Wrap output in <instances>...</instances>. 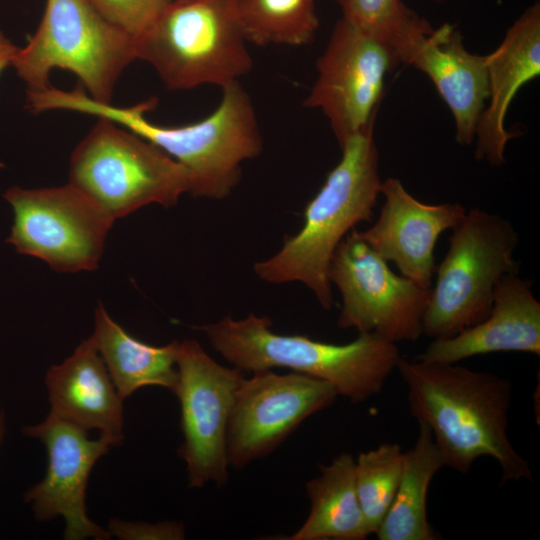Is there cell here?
<instances>
[{
  "label": "cell",
  "instance_id": "obj_1",
  "mask_svg": "<svg viewBox=\"0 0 540 540\" xmlns=\"http://www.w3.org/2000/svg\"><path fill=\"white\" fill-rule=\"evenodd\" d=\"M222 90L211 114L182 126L147 119L146 113L157 104L155 98L118 107L93 100L82 87L65 91L50 86L36 95L35 106L40 112L69 110L108 118L181 164L190 179L191 195L223 199L238 185L242 163L260 155L263 139L252 100L239 81Z\"/></svg>",
  "mask_w": 540,
  "mask_h": 540
},
{
  "label": "cell",
  "instance_id": "obj_2",
  "mask_svg": "<svg viewBox=\"0 0 540 540\" xmlns=\"http://www.w3.org/2000/svg\"><path fill=\"white\" fill-rule=\"evenodd\" d=\"M396 369L407 388L408 406L418 423L426 424L444 466L467 474L480 457L500 466L501 482L531 480L529 463L508 437L511 382L490 372L456 363L409 361Z\"/></svg>",
  "mask_w": 540,
  "mask_h": 540
},
{
  "label": "cell",
  "instance_id": "obj_3",
  "mask_svg": "<svg viewBox=\"0 0 540 540\" xmlns=\"http://www.w3.org/2000/svg\"><path fill=\"white\" fill-rule=\"evenodd\" d=\"M340 148V161L305 208L302 228L287 236L276 254L254 265L263 281L303 283L326 310L333 303L328 279L332 255L356 225L372 220L382 185L374 126Z\"/></svg>",
  "mask_w": 540,
  "mask_h": 540
},
{
  "label": "cell",
  "instance_id": "obj_4",
  "mask_svg": "<svg viewBox=\"0 0 540 540\" xmlns=\"http://www.w3.org/2000/svg\"><path fill=\"white\" fill-rule=\"evenodd\" d=\"M268 317H225L197 327L235 368L258 372L288 368L331 383L339 395L359 403L379 394L401 357L392 342L375 332L359 333L346 344L272 331Z\"/></svg>",
  "mask_w": 540,
  "mask_h": 540
},
{
  "label": "cell",
  "instance_id": "obj_5",
  "mask_svg": "<svg viewBox=\"0 0 540 540\" xmlns=\"http://www.w3.org/2000/svg\"><path fill=\"white\" fill-rule=\"evenodd\" d=\"M137 60L136 40L105 19L89 0H47L40 24L11 62L27 92L51 84L54 69L74 73L95 101L111 104L125 68Z\"/></svg>",
  "mask_w": 540,
  "mask_h": 540
},
{
  "label": "cell",
  "instance_id": "obj_6",
  "mask_svg": "<svg viewBox=\"0 0 540 540\" xmlns=\"http://www.w3.org/2000/svg\"><path fill=\"white\" fill-rule=\"evenodd\" d=\"M247 43L233 0H171L136 41V54L168 89H222L252 69Z\"/></svg>",
  "mask_w": 540,
  "mask_h": 540
},
{
  "label": "cell",
  "instance_id": "obj_7",
  "mask_svg": "<svg viewBox=\"0 0 540 540\" xmlns=\"http://www.w3.org/2000/svg\"><path fill=\"white\" fill-rule=\"evenodd\" d=\"M422 319V335L446 339L478 324L490 313L497 282L518 274L519 236L503 217L473 208L451 229Z\"/></svg>",
  "mask_w": 540,
  "mask_h": 540
},
{
  "label": "cell",
  "instance_id": "obj_8",
  "mask_svg": "<svg viewBox=\"0 0 540 540\" xmlns=\"http://www.w3.org/2000/svg\"><path fill=\"white\" fill-rule=\"evenodd\" d=\"M68 183L114 220L149 204L174 206L190 189L181 164L104 117H98L72 152Z\"/></svg>",
  "mask_w": 540,
  "mask_h": 540
},
{
  "label": "cell",
  "instance_id": "obj_9",
  "mask_svg": "<svg viewBox=\"0 0 540 540\" xmlns=\"http://www.w3.org/2000/svg\"><path fill=\"white\" fill-rule=\"evenodd\" d=\"M14 213L10 236L23 255L39 258L59 272L92 271L98 267L114 219L80 190L59 187L4 193Z\"/></svg>",
  "mask_w": 540,
  "mask_h": 540
},
{
  "label": "cell",
  "instance_id": "obj_10",
  "mask_svg": "<svg viewBox=\"0 0 540 540\" xmlns=\"http://www.w3.org/2000/svg\"><path fill=\"white\" fill-rule=\"evenodd\" d=\"M342 306L339 328L375 332L392 341H416L431 288L395 274L353 229L335 249L328 268Z\"/></svg>",
  "mask_w": 540,
  "mask_h": 540
},
{
  "label": "cell",
  "instance_id": "obj_11",
  "mask_svg": "<svg viewBox=\"0 0 540 540\" xmlns=\"http://www.w3.org/2000/svg\"><path fill=\"white\" fill-rule=\"evenodd\" d=\"M174 394L181 408L184 441L178 455L186 463L188 486L228 481L227 429L243 371L213 360L195 340L178 344Z\"/></svg>",
  "mask_w": 540,
  "mask_h": 540
},
{
  "label": "cell",
  "instance_id": "obj_12",
  "mask_svg": "<svg viewBox=\"0 0 540 540\" xmlns=\"http://www.w3.org/2000/svg\"><path fill=\"white\" fill-rule=\"evenodd\" d=\"M394 68L376 40L341 17L317 59V77L303 106L324 114L341 146L375 125L385 77Z\"/></svg>",
  "mask_w": 540,
  "mask_h": 540
},
{
  "label": "cell",
  "instance_id": "obj_13",
  "mask_svg": "<svg viewBox=\"0 0 540 540\" xmlns=\"http://www.w3.org/2000/svg\"><path fill=\"white\" fill-rule=\"evenodd\" d=\"M329 382L293 372H254L244 378L235 396L227 429L229 466L242 469L265 457L305 419L337 398Z\"/></svg>",
  "mask_w": 540,
  "mask_h": 540
},
{
  "label": "cell",
  "instance_id": "obj_14",
  "mask_svg": "<svg viewBox=\"0 0 540 540\" xmlns=\"http://www.w3.org/2000/svg\"><path fill=\"white\" fill-rule=\"evenodd\" d=\"M22 432L41 441L48 456L43 479L23 497L35 519L45 522L63 517L65 540L110 539L108 530L87 514L86 490L96 462L119 444L102 434L89 439L87 431L49 414L41 423L25 426Z\"/></svg>",
  "mask_w": 540,
  "mask_h": 540
},
{
  "label": "cell",
  "instance_id": "obj_15",
  "mask_svg": "<svg viewBox=\"0 0 540 540\" xmlns=\"http://www.w3.org/2000/svg\"><path fill=\"white\" fill-rule=\"evenodd\" d=\"M384 203L376 222L359 236L401 274L431 288L436 270L434 249L439 236L465 215L460 203L426 204L412 196L399 179L382 182Z\"/></svg>",
  "mask_w": 540,
  "mask_h": 540
},
{
  "label": "cell",
  "instance_id": "obj_16",
  "mask_svg": "<svg viewBox=\"0 0 540 540\" xmlns=\"http://www.w3.org/2000/svg\"><path fill=\"white\" fill-rule=\"evenodd\" d=\"M488 105L477 124L475 157L491 166L505 162L507 143L516 135L505 118L518 91L540 75V3L528 7L487 55Z\"/></svg>",
  "mask_w": 540,
  "mask_h": 540
},
{
  "label": "cell",
  "instance_id": "obj_17",
  "mask_svg": "<svg viewBox=\"0 0 540 540\" xmlns=\"http://www.w3.org/2000/svg\"><path fill=\"white\" fill-rule=\"evenodd\" d=\"M496 352L540 355V303L532 281L518 274L503 276L496 284L489 315L457 335L433 340L417 360L457 363Z\"/></svg>",
  "mask_w": 540,
  "mask_h": 540
},
{
  "label": "cell",
  "instance_id": "obj_18",
  "mask_svg": "<svg viewBox=\"0 0 540 540\" xmlns=\"http://www.w3.org/2000/svg\"><path fill=\"white\" fill-rule=\"evenodd\" d=\"M49 415L85 431L96 429L119 445L124 440V400L91 336L45 376Z\"/></svg>",
  "mask_w": 540,
  "mask_h": 540
},
{
  "label": "cell",
  "instance_id": "obj_19",
  "mask_svg": "<svg viewBox=\"0 0 540 540\" xmlns=\"http://www.w3.org/2000/svg\"><path fill=\"white\" fill-rule=\"evenodd\" d=\"M410 65L426 74L450 109L455 140L470 145L489 96L487 55L469 52L455 26L434 29Z\"/></svg>",
  "mask_w": 540,
  "mask_h": 540
},
{
  "label": "cell",
  "instance_id": "obj_20",
  "mask_svg": "<svg viewBox=\"0 0 540 540\" xmlns=\"http://www.w3.org/2000/svg\"><path fill=\"white\" fill-rule=\"evenodd\" d=\"M94 325L91 338L123 400L146 386L174 392L179 341L164 346L142 342L115 322L102 303L95 309Z\"/></svg>",
  "mask_w": 540,
  "mask_h": 540
},
{
  "label": "cell",
  "instance_id": "obj_21",
  "mask_svg": "<svg viewBox=\"0 0 540 540\" xmlns=\"http://www.w3.org/2000/svg\"><path fill=\"white\" fill-rule=\"evenodd\" d=\"M310 511L290 540H363L371 535L355 483V459L341 453L306 483Z\"/></svg>",
  "mask_w": 540,
  "mask_h": 540
},
{
  "label": "cell",
  "instance_id": "obj_22",
  "mask_svg": "<svg viewBox=\"0 0 540 540\" xmlns=\"http://www.w3.org/2000/svg\"><path fill=\"white\" fill-rule=\"evenodd\" d=\"M419 424L413 447L404 452L402 475L381 525L379 540H435L438 534L427 518V493L434 475L444 467L430 428Z\"/></svg>",
  "mask_w": 540,
  "mask_h": 540
},
{
  "label": "cell",
  "instance_id": "obj_23",
  "mask_svg": "<svg viewBox=\"0 0 540 540\" xmlns=\"http://www.w3.org/2000/svg\"><path fill=\"white\" fill-rule=\"evenodd\" d=\"M342 18L376 40L396 67L409 64L434 28L402 0H336Z\"/></svg>",
  "mask_w": 540,
  "mask_h": 540
},
{
  "label": "cell",
  "instance_id": "obj_24",
  "mask_svg": "<svg viewBox=\"0 0 540 540\" xmlns=\"http://www.w3.org/2000/svg\"><path fill=\"white\" fill-rule=\"evenodd\" d=\"M247 42L258 46H302L319 27L314 0H233Z\"/></svg>",
  "mask_w": 540,
  "mask_h": 540
},
{
  "label": "cell",
  "instance_id": "obj_25",
  "mask_svg": "<svg viewBox=\"0 0 540 540\" xmlns=\"http://www.w3.org/2000/svg\"><path fill=\"white\" fill-rule=\"evenodd\" d=\"M404 463L397 443H382L355 460L358 499L371 534L381 525L394 499Z\"/></svg>",
  "mask_w": 540,
  "mask_h": 540
},
{
  "label": "cell",
  "instance_id": "obj_26",
  "mask_svg": "<svg viewBox=\"0 0 540 540\" xmlns=\"http://www.w3.org/2000/svg\"><path fill=\"white\" fill-rule=\"evenodd\" d=\"M97 11L136 41L171 0H89Z\"/></svg>",
  "mask_w": 540,
  "mask_h": 540
},
{
  "label": "cell",
  "instance_id": "obj_27",
  "mask_svg": "<svg viewBox=\"0 0 540 540\" xmlns=\"http://www.w3.org/2000/svg\"><path fill=\"white\" fill-rule=\"evenodd\" d=\"M108 532L121 540H181L185 538V527L176 521L158 523L133 522L110 519Z\"/></svg>",
  "mask_w": 540,
  "mask_h": 540
},
{
  "label": "cell",
  "instance_id": "obj_28",
  "mask_svg": "<svg viewBox=\"0 0 540 540\" xmlns=\"http://www.w3.org/2000/svg\"><path fill=\"white\" fill-rule=\"evenodd\" d=\"M17 49L18 47H16L0 30V75L11 65Z\"/></svg>",
  "mask_w": 540,
  "mask_h": 540
},
{
  "label": "cell",
  "instance_id": "obj_29",
  "mask_svg": "<svg viewBox=\"0 0 540 540\" xmlns=\"http://www.w3.org/2000/svg\"><path fill=\"white\" fill-rule=\"evenodd\" d=\"M5 432H6L5 416H4L3 409L0 406V445L4 439Z\"/></svg>",
  "mask_w": 540,
  "mask_h": 540
},
{
  "label": "cell",
  "instance_id": "obj_30",
  "mask_svg": "<svg viewBox=\"0 0 540 540\" xmlns=\"http://www.w3.org/2000/svg\"><path fill=\"white\" fill-rule=\"evenodd\" d=\"M174 2H189V1H194V0H172Z\"/></svg>",
  "mask_w": 540,
  "mask_h": 540
},
{
  "label": "cell",
  "instance_id": "obj_31",
  "mask_svg": "<svg viewBox=\"0 0 540 540\" xmlns=\"http://www.w3.org/2000/svg\"><path fill=\"white\" fill-rule=\"evenodd\" d=\"M436 2H445L447 0H435Z\"/></svg>",
  "mask_w": 540,
  "mask_h": 540
}]
</instances>
